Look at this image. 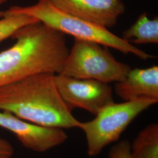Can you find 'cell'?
<instances>
[{
  "label": "cell",
  "mask_w": 158,
  "mask_h": 158,
  "mask_svg": "<svg viewBox=\"0 0 158 158\" xmlns=\"http://www.w3.org/2000/svg\"><path fill=\"white\" fill-rule=\"evenodd\" d=\"M14 148L11 143L0 137V158H12Z\"/></svg>",
  "instance_id": "obj_14"
},
{
  "label": "cell",
  "mask_w": 158,
  "mask_h": 158,
  "mask_svg": "<svg viewBox=\"0 0 158 158\" xmlns=\"http://www.w3.org/2000/svg\"><path fill=\"white\" fill-rule=\"evenodd\" d=\"M115 92L124 101L140 98L158 100V66L131 69L124 80L117 82Z\"/></svg>",
  "instance_id": "obj_9"
},
{
  "label": "cell",
  "mask_w": 158,
  "mask_h": 158,
  "mask_svg": "<svg viewBox=\"0 0 158 158\" xmlns=\"http://www.w3.org/2000/svg\"><path fill=\"white\" fill-rule=\"evenodd\" d=\"M22 14L35 17L39 21L63 34L73 36L76 40L96 42L114 48L124 54L132 53L142 60L152 58L148 54L111 32L108 29L74 17L57 8L49 0H39L33 6H14L8 10L0 11V15Z\"/></svg>",
  "instance_id": "obj_3"
},
{
  "label": "cell",
  "mask_w": 158,
  "mask_h": 158,
  "mask_svg": "<svg viewBox=\"0 0 158 158\" xmlns=\"http://www.w3.org/2000/svg\"><path fill=\"white\" fill-rule=\"evenodd\" d=\"M109 158H131L130 142L124 140L114 145L110 151Z\"/></svg>",
  "instance_id": "obj_13"
},
{
  "label": "cell",
  "mask_w": 158,
  "mask_h": 158,
  "mask_svg": "<svg viewBox=\"0 0 158 158\" xmlns=\"http://www.w3.org/2000/svg\"><path fill=\"white\" fill-rule=\"evenodd\" d=\"M131 158H158V125H148L131 145Z\"/></svg>",
  "instance_id": "obj_11"
},
{
  "label": "cell",
  "mask_w": 158,
  "mask_h": 158,
  "mask_svg": "<svg viewBox=\"0 0 158 158\" xmlns=\"http://www.w3.org/2000/svg\"><path fill=\"white\" fill-rule=\"evenodd\" d=\"M63 11L85 21L108 29L125 11L121 0H49Z\"/></svg>",
  "instance_id": "obj_8"
},
{
  "label": "cell",
  "mask_w": 158,
  "mask_h": 158,
  "mask_svg": "<svg viewBox=\"0 0 158 158\" xmlns=\"http://www.w3.org/2000/svg\"><path fill=\"white\" fill-rule=\"evenodd\" d=\"M152 98H140L106 106L90 121L80 122L78 128L85 133L87 153L96 156L108 145L117 141L129 125L141 113L158 102Z\"/></svg>",
  "instance_id": "obj_4"
},
{
  "label": "cell",
  "mask_w": 158,
  "mask_h": 158,
  "mask_svg": "<svg viewBox=\"0 0 158 158\" xmlns=\"http://www.w3.org/2000/svg\"><path fill=\"white\" fill-rule=\"evenodd\" d=\"M0 52V87L40 73L60 74L69 49L65 35L38 21L18 29Z\"/></svg>",
  "instance_id": "obj_1"
},
{
  "label": "cell",
  "mask_w": 158,
  "mask_h": 158,
  "mask_svg": "<svg viewBox=\"0 0 158 158\" xmlns=\"http://www.w3.org/2000/svg\"><path fill=\"white\" fill-rule=\"evenodd\" d=\"M0 18V42L12 37L18 29L39 21L35 17L22 14H3Z\"/></svg>",
  "instance_id": "obj_12"
},
{
  "label": "cell",
  "mask_w": 158,
  "mask_h": 158,
  "mask_svg": "<svg viewBox=\"0 0 158 158\" xmlns=\"http://www.w3.org/2000/svg\"><path fill=\"white\" fill-rule=\"evenodd\" d=\"M107 48L96 42L75 39L60 74L107 84L122 81L131 68L117 60Z\"/></svg>",
  "instance_id": "obj_5"
},
{
  "label": "cell",
  "mask_w": 158,
  "mask_h": 158,
  "mask_svg": "<svg viewBox=\"0 0 158 158\" xmlns=\"http://www.w3.org/2000/svg\"><path fill=\"white\" fill-rule=\"evenodd\" d=\"M55 80L63 100L73 110L82 108L96 115L102 108L114 102L112 87L107 83L61 74H56Z\"/></svg>",
  "instance_id": "obj_6"
},
{
  "label": "cell",
  "mask_w": 158,
  "mask_h": 158,
  "mask_svg": "<svg viewBox=\"0 0 158 158\" xmlns=\"http://www.w3.org/2000/svg\"><path fill=\"white\" fill-rule=\"evenodd\" d=\"M121 38L131 44H158V17L150 19L146 12L142 13L135 23L123 32Z\"/></svg>",
  "instance_id": "obj_10"
},
{
  "label": "cell",
  "mask_w": 158,
  "mask_h": 158,
  "mask_svg": "<svg viewBox=\"0 0 158 158\" xmlns=\"http://www.w3.org/2000/svg\"><path fill=\"white\" fill-rule=\"evenodd\" d=\"M6 0H0V5L4 4V2H6Z\"/></svg>",
  "instance_id": "obj_15"
},
{
  "label": "cell",
  "mask_w": 158,
  "mask_h": 158,
  "mask_svg": "<svg viewBox=\"0 0 158 158\" xmlns=\"http://www.w3.org/2000/svg\"><path fill=\"white\" fill-rule=\"evenodd\" d=\"M0 127L11 132L23 147L36 152H46L68 138L63 129L35 124L4 111H0Z\"/></svg>",
  "instance_id": "obj_7"
},
{
  "label": "cell",
  "mask_w": 158,
  "mask_h": 158,
  "mask_svg": "<svg viewBox=\"0 0 158 158\" xmlns=\"http://www.w3.org/2000/svg\"><path fill=\"white\" fill-rule=\"evenodd\" d=\"M53 73L36 74L0 87V111L35 124L63 130L80 121L63 100Z\"/></svg>",
  "instance_id": "obj_2"
}]
</instances>
